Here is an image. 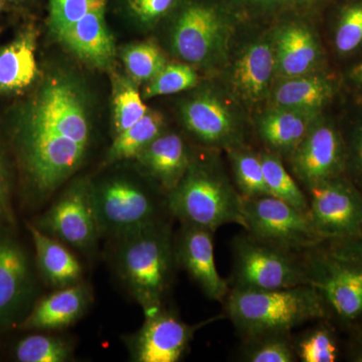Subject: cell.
I'll list each match as a JSON object with an SVG mask.
<instances>
[{
    "label": "cell",
    "mask_w": 362,
    "mask_h": 362,
    "mask_svg": "<svg viewBox=\"0 0 362 362\" xmlns=\"http://www.w3.org/2000/svg\"><path fill=\"white\" fill-rule=\"evenodd\" d=\"M89 107L77 78L56 73L14 111L9 134L33 206L47 201L87 158L92 142Z\"/></svg>",
    "instance_id": "obj_1"
},
{
    "label": "cell",
    "mask_w": 362,
    "mask_h": 362,
    "mask_svg": "<svg viewBox=\"0 0 362 362\" xmlns=\"http://www.w3.org/2000/svg\"><path fill=\"white\" fill-rule=\"evenodd\" d=\"M114 240L119 278L145 316L156 313L173 285L177 266L170 228L160 220Z\"/></svg>",
    "instance_id": "obj_2"
},
{
    "label": "cell",
    "mask_w": 362,
    "mask_h": 362,
    "mask_svg": "<svg viewBox=\"0 0 362 362\" xmlns=\"http://www.w3.org/2000/svg\"><path fill=\"white\" fill-rule=\"evenodd\" d=\"M328 306L312 285L274 290L233 288L226 296V312L249 338L287 334L308 321L324 318Z\"/></svg>",
    "instance_id": "obj_3"
},
{
    "label": "cell",
    "mask_w": 362,
    "mask_h": 362,
    "mask_svg": "<svg viewBox=\"0 0 362 362\" xmlns=\"http://www.w3.org/2000/svg\"><path fill=\"white\" fill-rule=\"evenodd\" d=\"M166 206L183 225L201 226L214 233L228 223L245 228L242 195L225 176L206 164L189 162L178 185L168 192Z\"/></svg>",
    "instance_id": "obj_4"
},
{
    "label": "cell",
    "mask_w": 362,
    "mask_h": 362,
    "mask_svg": "<svg viewBox=\"0 0 362 362\" xmlns=\"http://www.w3.org/2000/svg\"><path fill=\"white\" fill-rule=\"evenodd\" d=\"M294 254L250 233L235 238L233 245V287L274 290L310 285L304 262H300Z\"/></svg>",
    "instance_id": "obj_5"
},
{
    "label": "cell",
    "mask_w": 362,
    "mask_h": 362,
    "mask_svg": "<svg viewBox=\"0 0 362 362\" xmlns=\"http://www.w3.org/2000/svg\"><path fill=\"white\" fill-rule=\"evenodd\" d=\"M90 199L100 235L112 239L161 220V204L147 188L128 178L90 181Z\"/></svg>",
    "instance_id": "obj_6"
},
{
    "label": "cell",
    "mask_w": 362,
    "mask_h": 362,
    "mask_svg": "<svg viewBox=\"0 0 362 362\" xmlns=\"http://www.w3.org/2000/svg\"><path fill=\"white\" fill-rule=\"evenodd\" d=\"M341 240L337 251L304 262L310 285L321 293L328 308L346 322L362 317V259L354 239Z\"/></svg>",
    "instance_id": "obj_7"
},
{
    "label": "cell",
    "mask_w": 362,
    "mask_h": 362,
    "mask_svg": "<svg viewBox=\"0 0 362 362\" xmlns=\"http://www.w3.org/2000/svg\"><path fill=\"white\" fill-rule=\"evenodd\" d=\"M245 230L257 239L296 252L313 249L324 239L308 214L301 213L273 195L242 197Z\"/></svg>",
    "instance_id": "obj_8"
},
{
    "label": "cell",
    "mask_w": 362,
    "mask_h": 362,
    "mask_svg": "<svg viewBox=\"0 0 362 362\" xmlns=\"http://www.w3.org/2000/svg\"><path fill=\"white\" fill-rule=\"evenodd\" d=\"M308 216L324 240L362 237V194L340 176L308 188Z\"/></svg>",
    "instance_id": "obj_9"
},
{
    "label": "cell",
    "mask_w": 362,
    "mask_h": 362,
    "mask_svg": "<svg viewBox=\"0 0 362 362\" xmlns=\"http://www.w3.org/2000/svg\"><path fill=\"white\" fill-rule=\"evenodd\" d=\"M33 225L78 251L92 252L101 235L90 204V181L69 185Z\"/></svg>",
    "instance_id": "obj_10"
},
{
    "label": "cell",
    "mask_w": 362,
    "mask_h": 362,
    "mask_svg": "<svg viewBox=\"0 0 362 362\" xmlns=\"http://www.w3.org/2000/svg\"><path fill=\"white\" fill-rule=\"evenodd\" d=\"M35 292L28 252L8 228L0 226V332L20 325Z\"/></svg>",
    "instance_id": "obj_11"
},
{
    "label": "cell",
    "mask_w": 362,
    "mask_h": 362,
    "mask_svg": "<svg viewBox=\"0 0 362 362\" xmlns=\"http://www.w3.org/2000/svg\"><path fill=\"white\" fill-rule=\"evenodd\" d=\"M145 318L142 327L126 339L131 358L136 362L180 361L194 333L211 321L190 325L162 309Z\"/></svg>",
    "instance_id": "obj_12"
},
{
    "label": "cell",
    "mask_w": 362,
    "mask_h": 362,
    "mask_svg": "<svg viewBox=\"0 0 362 362\" xmlns=\"http://www.w3.org/2000/svg\"><path fill=\"white\" fill-rule=\"evenodd\" d=\"M290 158L295 175L308 188L337 177L345 163L341 136L332 124L316 121Z\"/></svg>",
    "instance_id": "obj_13"
},
{
    "label": "cell",
    "mask_w": 362,
    "mask_h": 362,
    "mask_svg": "<svg viewBox=\"0 0 362 362\" xmlns=\"http://www.w3.org/2000/svg\"><path fill=\"white\" fill-rule=\"evenodd\" d=\"M223 35L225 26L216 9L206 4H189L175 21L173 49L188 63H204L218 51Z\"/></svg>",
    "instance_id": "obj_14"
},
{
    "label": "cell",
    "mask_w": 362,
    "mask_h": 362,
    "mask_svg": "<svg viewBox=\"0 0 362 362\" xmlns=\"http://www.w3.org/2000/svg\"><path fill=\"white\" fill-rule=\"evenodd\" d=\"M175 245L177 265L189 274L207 298L223 301L230 290L214 262V232L182 223Z\"/></svg>",
    "instance_id": "obj_15"
},
{
    "label": "cell",
    "mask_w": 362,
    "mask_h": 362,
    "mask_svg": "<svg viewBox=\"0 0 362 362\" xmlns=\"http://www.w3.org/2000/svg\"><path fill=\"white\" fill-rule=\"evenodd\" d=\"M92 302V288L87 283L61 288L42 298L18 326L25 330L65 329L85 315Z\"/></svg>",
    "instance_id": "obj_16"
},
{
    "label": "cell",
    "mask_w": 362,
    "mask_h": 362,
    "mask_svg": "<svg viewBox=\"0 0 362 362\" xmlns=\"http://www.w3.org/2000/svg\"><path fill=\"white\" fill-rule=\"evenodd\" d=\"M106 7L95 9L56 33L78 59L96 68H109L115 58V42L105 20Z\"/></svg>",
    "instance_id": "obj_17"
},
{
    "label": "cell",
    "mask_w": 362,
    "mask_h": 362,
    "mask_svg": "<svg viewBox=\"0 0 362 362\" xmlns=\"http://www.w3.org/2000/svg\"><path fill=\"white\" fill-rule=\"evenodd\" d=\"M37 37V30L28 26L0 49V94H21L39 78Z\"/></svg>",
    "instance_id": "obj_18"
},
{
    "label": "cell",
    "mask_w": 362,
    "mask_h": 362,
    "mask_svg": "<svg viewBox=\"0 0 362 362\" xmlns=\"http://www.w3.org/2000/svg\"><path fill=\"white\" fill-rule=\"evenodd\" d=\"M35 250V262L45 282L56 289L82 282L83 268L64 243L28 225Z\"/></svg>",
    "instance_id": "obj_19"
},
{
    "label": "cell",
    "mask_w": 362,
    "mask_h": 362,
    "mask_svg": "<svg viewBox=\"0 0 362 362\" xmlns=\"http://www.w3.org/2000/svg\"><path fill=\"white\" fill-rule=\"evenodd\" d=\"M136 158L168 192L178 185L190 162L185 142L175 133H161Z\"/></svg>",
    "instance_id": "obj_20"
},
{
    "label": "cell",
    "mask_w": 362,
    "mask_h": 362,
    "mask_svg": "<svg viewBox=\"0 0 362 362\" xmlns=\"http://www.w3.org/2000/svg\"><path fill=\"white\" fill-rule=\"evenodd\" d=\"M183 120L187 129L202 141L220 144L232 141L235 135L233 117L220 100L199 95L183 106Z\"/></svg>",
    "instance_id": "obj_21"
},
{
    "label": "cell",
    "mask_w": 362,
    "mask_h": 362,
    "mask_svg": "<svg viewBox=\"0 0 362 362\" xmlns=\"http://www.w3.org/2000/svg\"><path fill=\"white\" fill-rule=\"evenodd\" d=\"M275 59L276 71L286 78L310 73L319 59L315 37L304 26H287L279 33Z\"/></svg>",
    "instance_id": "obj_22"
},
{
    "label": "cell",
    "mask_w": 362,
    "mask_h": 362,
    "mask_svg": "<svg viewBox=\"0 0 362 362\" xmlns=\"http://www.w3.org/2000/svg\"><path fill=\"white\" fill-rule=\"evenodd\" d=\"M318 113L275 108L259 122V134L274 151L291 154L304 139Z\"/></svg>",
    "instance_id": "obj_23"
},
{
    "label": "cell",
    "mask_w": 362,
    "mask_h": 362,
    "mask_svg": "<svg viewBox=\"0 0 362 362\" xmlns=\"http://www.w3.org/2000/svg\"><path fill=\"white\" fill-rule=\"evenodd\" d=\"M275 71V52L271 45L254 44L238 59L233 84L247 101H258L269 89Z\"/></svg>",
    "instance_id": "obj_24"
},
{
    "label": "cell",
    "mask_w": 362,
    "mask_h": 362,
    "mask_svg": "<svg viewBox=\"0 0 362 362\" xmlns=\"http://www.w3.org/2000/svg\"><path fill=\"white\" fill-rule=\"evenodd\" d=\"M335 93L332 81L320 76H299L286 78L274 93L276 108L319 111L332 99Z\"/></svg>",
    "instance_id": "obj_25"
},
{
    "label": "cell",
    "mask_w": 362,
    "mask_h": 362,
    "mask_svg": "<svg viewBox=\"0 0 362 362\" xmlns=\"http://www.w3.org/2000/svg\"><path fill=\"white\" fill-rule=\"evenodd\" d=\"M163 125V117L160 113L147 111L134 125L116 135L107 153V162L115 163L136 158L147 145L161 134Z\"/></svg>",
    "instance_id": "obj_26"
},
{
    "label": "cell",
    "mask_w": 362,
    "mask_h": 362,
    "mask_svg": "<svg viewBox=\"0 0 362 362\" xmlns=\"http://www.w3.org/2000/svg\"><path fill=\"white\" fill-rule=\"evenodd\" d=\"M261 161L264 178L271 195L287 202L301 213L308 214V199L289 175L279 156L273 153H263Z\"/></svg>",
    "instance_id": "obj_27"
},
{
    "label": "cell",
    "mask_w": 362,
    "mask_h": 362,
    "mask_svg": "<svg viewBox=\"0 0 362 362\" xmlns=\"http://www.w3.org/2000/svg\"><path fill=\"white\" fill-rule=\"evenodd\" d=\"M71 341L54 335L33 334L16 344L14 356L20 362H66L73 356Z\"/></svg>",
    "instance_id": "obj_28"
},
{
    "label": "cell",
    "mask_w": 362,
    "mask_h": 362,
    "mask_svg": "<svg viewBox=\"0 0 362 362\" xmlns=\"http://www.w3.org/2000/svg\"><path fill=\"white\" fill-rule=\"evenodd\" d=\"M113 107L116 135L134 125L148 111L132 81L124 78L114 82Z\"/></svg>",
    "instance_id": "obj_29"
},
{
    "label": "cell",
    "mask_w": 362,
    "mask_h": 362,
    "mask_svg": "<svg viewBox=\"0 0 362 362\" xmlns=\"http://www.w3.org/2000/svg\"><path fill=\"white\" fill-rule=\"evenodd\" d=\"M122 61L133 82H150L166 65L165 56L156 45L141 42L125 47Z\"/></svg>",
    "instance_id": "obj_30"
},
{
    "label": "cell",
    "mask_w": 362,
    "mask_h": 362,
    "mask_svg": "<svg viewBox=\"0 0 362 362\" xmlns=\"http://www.w3.org/2000/svg\"><path fill=\"white\" fill-rule=\"evenodd\" d=\"M233 171L238 187L243 197H254L271 195L264 178L261 156L245 151H232Z\"/></svg>",
    "instance_id": "obj_31"
},
{
    "label": "cell",
    "mask_w": 362,
    "mask_h": 362,
    "mask_svg": "<svg viewBox=\"0 0 362 362\" xmlns=\"http://www.w3.org/2000/svg\"><path fill=\"white\" fill-rule=\"evenodd\" d=\"M197 71L185 64H168L150 81L143 97L152 98L175 94L197 86Z\"/></svg>",
    "instance_id": "obj_32"
},
{
    "label": "cell",
    "mask_w": 362,
    "mask_h": 362,
    "mask_svg": "<svg viewBox=\"0 0 362 362\" xmlns=\"http://www.w3.org/2000/svg\"><path fill=\"white\" fill-rule=\"evenodd\" d=\"M108 0H49V28L56 35L95 9L106 7Z\"/></svg>",
    "instance_id": "obj_33"
},
{
    "label": "cell",
    "mask_w": 362,
    "mask_h": 362,
    "mask_svg": "<svg viewBox=\"0 0 362 362\" xmlns=\"http://www.w3.org/2000/svg\"><path fill=\"white\" fill-rule=\"evenodd\" d=\"M335 47L342 54L356 52L362 45V2L343 11L335 32Z\"/></svg>",
    "instance_id": "obj_34"
},
{
    "label": "cell",
    "mask_w": 362,
    "mask_h": 362,
    "mask_svg": "<svg viewBox=\"0 0 362 362\" xmlns=\"http://www.w3.org/2000/svg\"><path fill=\"white\" fill-rule=\"evenodd\" d=\"M287 334H269L254 338L258 343L247 350L246 358L251 362H292L295 351Z\"/></svg>",
    "instance_id": "obj_35"
},
{
    "label": "cell",
    "mask_w": 362,
    "mask_h": 362,
    "mask_svg": "<svg viewBox=\"0 0 362 362\" xmlns=\"http://www.w3.org/2000/svg\"><path fill=\"white\" fill-rule=\"evenodd\" d=\"M337 346L327 329L312 331L298 345V356L303 362H333L337 358Z\"/></svg>",
    "instance_id": "obj_36"
},
{
    "label": "cell",
    "mask_w": 362,
    "mask_h": 362,
    "mask_svg": "<svg viewBox=\"0 0 362 362\" xmlns=\"http://www.w3.org/2000/svg\"><path fill=\"white\" fill-rule=\"evenodd\" d=\"M128 13L141 25H151L164 16L175 0H124Z\"/></svg>",
    "instance_id": "obj_37"
},
{
    "label": "cell",
    "mask_w": 362,
    "mask_h": 362,
    "mask_svg": "<svg viewBox=\"0 0 362 362\" xmlns=\"http://www.w3.org/2000/svg\"><path fill=\"white\" fill-rule=\"evenodd\" d=\"M16 223L13 202H11V180L8 166L0 151V226L13 228Z\"/></svg>",
    "instance_id": "obj_38"
},
{
    "label": "cell",
    "mask_w": 362,
    "mask_h": 362,
    "mask_svg": "<svg viewBox=\"0 0 362 362\" xmlns=\"http://www.w3.org/2000/svg\"><path fill=\"white\" fill-rule=\"evenodd\" d=\"M354 156H356V161L357 168L362 176V126L356 131L354 140Z\"/></svg>",
    "instance_id": "obj_39"
},
{
    "label": "cell",
    "mask_w": 362,
    "mask_h": 362,
    "mask_svg": "<svg viewBox=\"0 0 362 362\" xmlns=\"http://www.w3.org/2000/svg\"><path fill=\"white\" fill-rule=\"evenodd\" d=\"M351 77L354 80H356V83L362 86V63L354 66L351 71Z\"/></svg>",
    "instance_id": "obj_40"
},
{
    "label": "cell",
    "mask_w": 362,
    "mask_h": 362,
    "mask_svg": "<svg viewBox=\"0 0 362 362\" xmlns=\"http://www.w3.org/2000/svg\"><path fill=\"white\" fill-rule=\"evenodd\" d=\"M354 240H356L357 250H358L359 255H361V258L362 259V237L357 238V239H354Z\"/></svg>",
    "instance_id": "obj_41"
},
{
    "label": "cell",
    "mask_w": 362,
    "mask_h": 362,
    "mask_svg": "<svg viewBox=\"0 0 362 362\" xmlns=\"http://www.w3.org/2000/svg\"><path fill=\"white\" fill-rule=\"evenodd\" d=\"M7 6H8V4H6L4 0H0V14L4 13V11L7 8Z\"/></svg>",
    "instance_id": "obj_42"
},
{
    "label": "cell",
    "mask_w": 362,
    "mask_h": 362,
    "mask_svg": "<svg viewBox=\"0 0 362 362\" xmlns=\"http://www.w3.org/2000/svg\"><path fill=\"white\" fill-rule=\"evenodd\" d=\"M4 1L6 2L7 4H21V2H25L28 1V0H4Z\"/></svg>",
    "instance_id": "obj_43"
}]
</instances>
